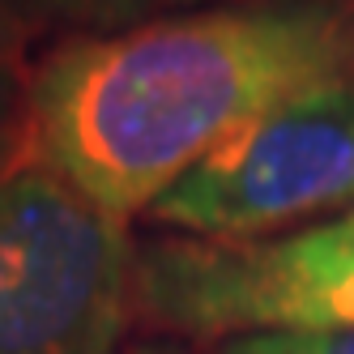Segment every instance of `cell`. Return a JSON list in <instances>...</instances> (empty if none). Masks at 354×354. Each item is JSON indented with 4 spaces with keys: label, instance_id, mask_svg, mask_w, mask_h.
Instances as JSON below:
<instances>
[{
    "label": "cell",
    "instance_id": "cell-6",
    "mask_svg": "<svg viewBox=\"0 0 354 354\" xmlns=\"http://www.w3.org/2000/svg\"><path fill=\"white\" fill-rule=\"evenodd\" d=\"M209 354H354V328L333 333H243L226 337Z\"/></svg>",
    "mask_w": 354,
    "mask_h": 354
},
{
    "label": "cell",
    "instance_id": "cell-5",
    "mask_svg": "<svg viewBox=\"0 0 354 354\" xmlns=\"http://www.w3.org/2000/svg\"><path fill=\"white\" fill-rule=\"evenodd\" d=\"M9 5L35 21H47V26L77 30V39H103V35L145 26V21L205 9L214 0H9Z\"/></svg>",
    "mask_w": 354,
    "mask_h": 354
},
{
    "label": "cell",
    "instance_id": "cell-4",
    "mask_svg": "<svg viewBox=\"0 0 354 354\" xmlns=\"http://www.w3.org/2000/svg\"><path fill=\"white\" fill-rule=\"evenodd\" d=\"M354 209V77L273 107L145 209L188 239H269Z\"/></svg>",
    "mask_w": 354,
    "mask_h": 354
},
{
    "label": "cell",
    "instance_id": "cell-2",
    "mask_svg": "<svg viewBox=\"0 0 354 354\" xmlns=\"http://www.w3.org/2000/svg\"><path fill=\"white\" fill-rule=\"evenodd\" d=\"M137 243L39 158L0 162V354H115Z\"/></svg>",
    "mask_w": 354,
    "mask_h": 354
},
{
    "label": "cell",
    "instance_id": "cell-1",
    "mask_svg": "<svg viewBox=\"0 0 354 354\" xmlns=\"http://www.w3.org/2000/svg\"><path fill=\"white\" fill-rule=\"evenodd\" d=\"M342 77L354 0H222L73 39L30 77V158L129 222L222 141Z\"/></svg>",
    "mask_w": 354,
    "mask_h": 354
},
{
    "label": "cell",
    "instance_id": "cell-3",
    "mask_svg": "<svg viewBox=\"0 0 354 354\" xmlns=\"http://www.w3.org/2000/svg\"><path fill=\"white\" fill-rule=\"evenodd\" d=\"M137 312L214 342L354 328V235L328 218L269 239L137 243Z\"/></svg>",
    "mask_w": 354,
    "mask_h": 354
},
{
    "label": "cell",
    "instance_id": "cell-7",
    "mask_svg": "<svg viewBox=\"0 0 354 354\" xmlns=\"http://www.w3.org/2000/svg\"><path fill=\"white\" fill-rule=\"evenodd\" d=\"M337 222H342V226H346V231H350V235H354V209H350V214H342V218H337Z\"/></svg>",
    "mask_w": 354,
    "mask_h": 354
}]
</instances>
